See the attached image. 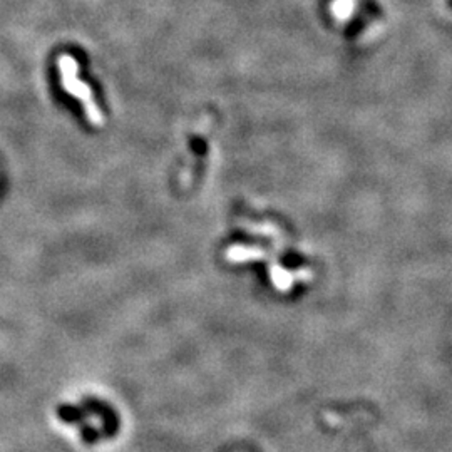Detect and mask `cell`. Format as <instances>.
Segmentation results:
<instances>
[{
  "label": "cell",
  "mask_w": 452,
  "mask_h": 452,
  "mask_svg": "<svg viewBox=\"0 0 452 452\" xmlns=\"http://www.w3.org/2000/svg\"><path fill=\"white\" fill-rule=\"evenodd\" d=\"M355 12V0H333L332 14L335 19L347 20L354 15Z\"/></svg>",
  "instance_id": "2"
},
{
  "label": "cell",
  "mask_w": 452,
  "mask_h": 452,
  "mask_svg": "<svg viewBox=\"0 0 452 452\" xmlns=\"http://www.w3.org/2000/svg\"><path fill=\"white\" fill-rule=\"evenodd\" d=\"M57 64H59L60 84H63V89L81 103L87 121H89L92 126L96 127L103 126L104 114L101 111L98 101H96L94 94H92L91 87L79 79V65L76 63V59H74L72 56L63 54L59 57V60H57Z\"/></svg>",
  "instance_id": "1"
}]
</instances>
